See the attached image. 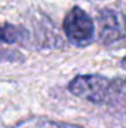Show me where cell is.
I'll list each match as a JSON object with an SVG mask.
<instances>
[{
  "label": "cell",
  "instance_id": "1",
  "mask_svg": "<svg viewBox=\"0 0 126 128\" xmlns=\"http://www.w3.org/2000/svg\"><path fill=\"white\" fill-rule=\"evenodd\" d=\"M98 39L108 49L126 46V16L116 9H102L98 14Z\"/></svg>",
  "mask_w": 126,
  "mask_h": 128
},
{
  "label": "cell",
  "instance_id": "2",
  "mask_svg": "<svg viewBox=\"0 0 126 128\" xmlns=\"http://www.w3.org/2000/svg\"><path fill=\"white\" fill-rule=\"evenodd\" d=\"M63 30L70 43L79 48L91 45L95 39V24L92 18L79 6H74L64 18Z\"/></svg>",
  "mask_w": 126,
  "mask_h": 128
},
{
  "label": "cell",
  "instance_id": "3",
  "mask_svg": "<svg viewBox=\"0 0 126 128\" xmlns=\"http://www.w3.org/2000/svg\"><path fill=\"white\" fill-rule=\"evenodd\" d=\"M111 90V80L101 74H79L68 84V91L94 104H104Z\"/></svg>",
  "mask_w": 126,
  "mask_h": 128
},
{
  "label": "cell",
  "instance_id": "4",
  "mask_svg": "<svg viewBox=\"0 0 126 128\" xmlns=\"http://www.w3.org/2000/svg\"><path fill=\"white\" fill-rule=\"evenodd\" d=\"M13 128H83L73 124H65L58 121H51V119H43V118H28L21 122H18Z\"/></svg>",
  "mask_w": 126,
  "mask_h": 128
},
{
  "label": "cell",
  "instance_id": "5",
  "mask_svg": "<svg viewBox=\"0 0 126 128\" xmlns=\"http://www.w3.org/2000/svg\"><path fill=\"white\" fill-rule=\"evenodd\" d=\"M27 37V32L22 27L13 24H1L0 26V42L3 43H16Z\"/></svg>",
  "mask_w": 126,
  "mask_h": 128
}]
</instances>
